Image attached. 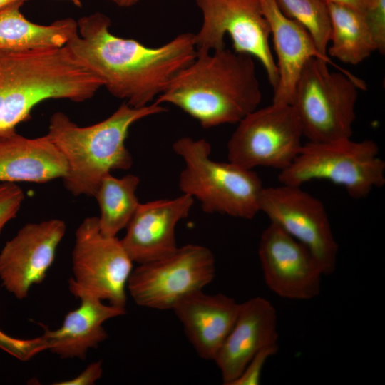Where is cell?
I'll return each mask as SVG.
<instances>
[{"mask_svg":"<svg viewBox=\"0 0 385 385\" xmlns=\"http://www.w3.org/2000/svg\"><path fill=\"white\" fill-rule=\"evenodd\" d=\"M66 160L47 135L29 138L16 130L0 132V183H43L63 178Z\"/></svg>","mask_w":385,"mask_h":385,"instance_id":"obj_19","label":"cell"},{"mask_svg":"<svg viewBox=\"0 0 385 385\" xmlns=\"http://www.w3.org/2000/svg\"><path fill=\"white\" fill-rule=\"evenodd\" d=\"M194 200L183 193L173 199L140 203L120 240L132 261L139 265L173 253L178 247L176 225L188 217Z\"/></svg>","mask_w":385,"mask_h":385,"instance_id":"obj_15","label":"cell"},{"mask_svg":"<svg viewBox=\"0 0 385 385\" xmlns=\"http://www.w3.org/2000/svg\"><path fill=\"white\" fill-rule=\"evenodd\" d=\"M379 151L372 140L308 141L278 178L281 184L294 186L324 180L343 187L354 199L365 198L385 184V162Z\"/></svg>","mask_w":385,"mask_h":385,"instance_id":"obj_6","label":"cell"},{"mask_svg":"<svg viewBox=\"0 0 385 385\" xmlns=\"http://www.w3.org/2000/svg\"><path fill=\"white\" fill-rule=\"evenodd\" d=\"M327 3L342 5L363 14L368 0H323Z\"/></svg>","mask_w":385,"mask_h":385,"instance_id":"obj_30","label":"cell"},{"mask_svg":"<svg viewBox=\"0 0 385 385\" xmlns=\"http://www.w3.org/2000/svg\"><path fill=\"white\" fill-rule=\"evenodd\" d=\"M278 349V344H274L258 351L247 364L239 376L230 385H258L266 361L274 355Z\"/></svg>","mask_w":385,"mask_h":385,"instance_id":"obj_28","label":"cell"},{"mask_svg":"<svg viewBox=\"0 0 385 385\" xmlns=\"http://www.w3.org/2000/svg\"><path fill=\"white\" fill-rule=\"evenodd\" d=\"M301 126L292 105L272 103L237 123L227 144V158L245 168L289 167L302 146Z\"/></svg>","mask_w":385,"mask_h":385,"instance_id":"obj_11","label":"cell"},{"mask_svg":"<svg viewBox=\"0 0 385 385\" xmlns=\"http://www.w3.org/2000/svg\"><path fill=\"white\" fill-rule=\"evenodd\" d=\"M281 11L302 24L311 35L321 56L332 63L327 54L331 21L323 0H275Z\"/></svg>","mask_w":385,"mask_h":385,"instance_id":"obj_24","label":"cell"},{"mask_svg":"<svg viewBox=\"0 0 385 385\" xmlns=\"http://www.w3.org/2000/svg\"><path fill=\"white\" fill-rule=\"evenodd\" d=\"M71 260L68 287L76 297L88 294L125 307L133 262L120 240L101 232L97 216L85 218L76 229Z\"/></svg>","mask_w":385,"mask_h":385,"instance_id":"obj_8","label":"cell"},{"mask_svg":"<svg viewBox=\"0 0 385 385\" xmlns=\"http://www.w3.org/2000/svg\"><path fill=\"white\" fill-rule=\"evenodd\" d=\"M120 7H130L136 4L140 0H108Z\"/></svg>","mask_w":385,"mask_h":385,"instance_id":"obj_31","label":"cell"},{"mask_svg":"<svg viewBox=\"0 0 385 385\" xmlns=\"http://www.w3.org/2000/svg\"><path fill=\"white\" fill-rule=\"evenodd\" d=\"M0 349L20 361H26L47 350V344L42 335L32 339H18L0 329Z\"/></svg>","mask_w":385,"mask_h":385,"instance_id":"obj_25","label":"cell"},{"mask_svg":"<svg viewBox=\"0 0 385 385\" xmlns=\"http://www.w3.org/2000/svg\"><path fill=\"white\" fill-rule=\"evenodd\" d=\"M202 13V24L195 34L197 52L224 48L228 35L235 51L257 59L264 67L274 91L278 71L270 46V31L260 0H195Z\"/></svg>","mask_w":385,"mask_h":385,"instance_id":"obj_9","label":"cell"},{"mask_svg":"<svg viewBox=\"0 0 385 385\" xmlns=\"http://www.w3.org/2000/svg\"><path fill=\"white\" fill-rule=\"evenodd\" d=\"M215 275L212 251L189 244L165 257L139 264L132 270L127 288L139 306L172 309L185 296L202 290Z\"/></svg>","mask_w":385,"mask_h":385,"instance_id":"obj_10","label":"cell"},{"mask_svg":"<svg viewBox=\"0 0 385 385\" xmlns=\"http://www.w3.org/2000/svg\"><path fill=\"white\" fill-rule=\"evenodd\" d=\"M331 31L327 52L333 58L357 65L377 51L371 31L360 12L339 4L327 3Z\"/></svg>","mask_w":385,"mask_h":385,"instance_id":"obj_22","label":"cell"},{"mask_svg":"<svg viewBox=\"0 0 385 385\" xmlns=\"http://www.w3.org/2000/svg\"><path fill=\"white\" fill-rule=\"evenodd\" d=\"M103 83L66 46L0 49V132L16 130L44 101L83 102Z\"/></svg>","mask_w":385,"mask_h":385,"instance_id":"obj_3","label":"cell"},{"mask_svg":"<svg viewBox=\"0 0 385 385\" xmlns=\"http://www.w3.org/2000/svg\"><path fill=\"white\" fill-rule=\"evenodd\" d=\"M111 25L101 12L83 16L66 46L112 96L130 106L149 105L197 56L194 34H180L160 46L148 47L114 35Z\"/></svg>","mask_w":385,"mask_h":385,"instance_id":"obj_1","label":"cell"},{"mask_svg":"<svg viewBox=\"0 0 385 385\" xmlns=\"http://www.w3.org/2000/svg\"><path fill=\"white\" fill-rule=\"evenodd\" d=\"M240 303L223 294L191 293L172 309L197 355L214 361L238 314Z\"/></svg>","mask_w":385,"mask_h":385,"instance_id":"obj_17","label":"cell"},{"mask_svg":"<svg viewBox=\"0 0 385 385\" xmlns=\"http://www.w3.org/2000/svg\"><path fill=\"white\" fill-rule=\"evenodd\" d=\"M24 3L15 1L0 8L1 50L62 47L78 32L77 21L72 18L59 19L48 25L30 21L21 11Z\"/></svg>","mask_w":385,"mask_h":385,"instance_id":"obj_21","label":"cell"},{"mask_svg":"<svg viewBox=\"0 0 385 385\" xmlns=\"http://www.w3.org/2000/svg\"><path fill=\"white\" fill-rule=\"evenodd\" d=\"M317 58L305 64L297 83L292 106L303 137L311 142L351 138L358 89L363 83L347 72L330 71Z\"/></svg>","mask_w":385,"mask_h":385,"instance_id":"obj_7","label":"cell"},{"mask_svg":"<svg viewBox=\"0 0 385 385\" xmlns=\"http://www.w3.org/2000/svg\"><path fill=\"white\" fill-rule=\"evenodd\" d=\"M71 1L75 6L81 7V0H69Z\"/></svg>","mask_w":385,"mask_h":385,"instance_id":"obj_33","label":"cell"},{"mask_svg":"<svg viewBox=\"0 0 385 385\" xmlns=\"http://www.w3.org/2000/svg\"><path fill=\"white\" fill-rule=\"evenodd\" d=\"M261 99L254 58L225 47L197 52L155 102L179 108L207 129L237 123Z\"/></svg>","mask_w":385,"mask_h":385,"instance_id":"obj_2","label":"cell"},{"mask_svg":"<svg viewBox=\"0 0 385 385\" xmlns=\"http://www.w3.org/2000/svg\"><path fill=\"white\" fill-rule=\"evenodd\" d=\"M139 178L128 174L118 178L108 173L105 175L94 195L99 209L101 232L108 236H116L125 228L140 202L136 190Z\"/></svg>","mask_w":385,"mask_h":385,"instance_id":"obj_23","label":"cell"},{"mask_svg":"<svg viewBox=\"0 0 385 385\" xmlns=\"http://www.w3.org/2000/svg\"><path fill=\"white\" fill-rule=\"evenodd\" d=\"M258 257L267 287L279 297L309 300L319 294L324 274L317 260L274 223L261 234Z\"/></svg>","mask_w":385,"mask_h":385,"instance_id":"obj_13","label":"cell"},{"mask_svg":"<svg viewBox=\"0 0 385 385\" xmlns=\"http://www.w3.org/2000/svg\"><path fill=\"white\" fill-rule=\"evenodd\" d=\"M26 1L28 0H0V8L9 4H11V3H13V2H15V1Z\"/></svg>","mask_w":385,"mask_h":385,"instance_id":"obj_32","label":"cell"},{"mask_svg":"<svg viewBox=\"0 0 385 385\" xmlns=\"http://www.w3.org/2000/svg\"><path fill=\"white\" fill-rule=\"evenodd\" d=\"M66 231L60 219L24 225L0 252L3 287L18 299L27 297L31 288L45 279Z\"/></svg>","mask_w":385,"mask_h":385,"instance_id":"obj_14","label":"cell"},{"mask_svg":"<svg viewBox=\"0 0 385 385\" xmlns=\"http://www.w3.org/2000/svg\"><path fill=\"white\" fill-rule=\"evenodd\" d=\"M260 1L277 56L278 83L272 103L291 105L297 83L307 61L317 58L329 63L321 56L307 29L286 16L275 0Z\"/></svg>","mask_w":385,"mask_h":385,"instance_id":"obj_18","label":"cell"},{"mask_svg":"<svg viewBox=\"0 0 385 385\" xmlns=\"http://www.w3.org/2000/svg\"><path fill=\"white\" fill-rule=\"evenodd\" d=\"M260 212L312 252L324 275L336 269L339 252L324 204L301 186L264 188Z\"/></svg>","mask_w":385,"mask_h":385,"instance_id":"obj_12","label":"cell"},{"mask_svg":"<svg viewBox=\"0 0 385 385\" xmlns=\"http://www.w3.org/2000/svg\"><path fill=\"white\" fill-rule=\"evenodd\" d=\"M167 109L155 102L142 108L123 103L103 120L81 127L61 111L49 120L47 135L65 157L68 170L62 178L74 196L94 197L102 178L133 165L125 140L132 125Z\"/></svg>","mask_w":385,"mask_h":385,"instance_id":"obj_4","label":"cell"},{"mask_svg":"<svg viewBox=\"0 0 385 385\" xmlns=\"http://www.w3.org/2000/svg\"><path fill=\"white\" fill-rule=\"evenodd\" d=\"M275 308L266 299L255 297L240 303L237 317L214 361L222 382L230 385L260 350L277 344Z\"/></svg>","mask_w":385,"mask_h":385,"instance_id":"obj_16","label":"cell"},{"mask_svg":"<svg viewBox=\"0 0 385 385\" xmlns=\"http://www.w3.org/2000/svg\"><path fill=\"white\" fill-rule=\"evenodd\" d=\"M24 200L22 189L14 183H0V234L18 214Z\"/></svg>","mask_w":385,"mask_h":385,"instance_id":"obj_26","label":"cell"},{"mask_svg":"<svg viewBox=\"0 0 385 385\" xmlns=\"http://www.w3.org/2000/svg\"><path fill=\"white\" fill-rule=\"evenodd\" d=\"M80 305L68 312L55 330L42 326L47 350L61 359L85 360L90 349L97 348L108 337L103 323L125 314V307L105 304L88 294L78 296Z\"/></svg>","mask_w":385,"mask_h":385,"instance_id":"obj_20","label":"cell"},{"mask_svg":"<svg viewBox=\"0 0 385 385\" xmlns=\"http://www.w3.org/2000/svg\"><path fill=\"white\" fill-rule=\"evenodd\" d=\"M372 33L377 51L385 52V0H368L362 14Z\"/></svg>","mask_w":385,"mask_h":385,"instance_id":"obj_27","label":"cell"},{"mask_svg":"<svg viewBox=\"0 0 385 385\" xmlns=\"http://www.w3.org/2000/svg\"><path fill=\"white\" fill-rule=\"evenodd\" d=\"M103 374L101 360L90 364L80 374L71 379L53 383L55 385H93Z\"/></svg>","mask_w":385,"mask_h":385,"instance_id":"obj_29","label":"cell"},{"mask_svg":"<svg viewBox=\"0 0 385 385\" xmlns=\"http://www.w3.org/2000/svg\"><path fill=\"white\" fill-rule=\"evenodd\" d=\"M173 149L185 164L179 175L180 189L198 200L204 212L247 220L260 212L265 187L253 170L212 160L211 145L204 138L182 137Z\"/></svg>","mask_w":385,"mask_h":385,"instance_id":"obj_5","label":"cell"}]
</instances>
